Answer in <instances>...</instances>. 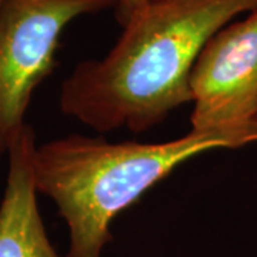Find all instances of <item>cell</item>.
Here are the masks:
<instances>
[{
    "label": "cell",
    "instance_id": "cell-1",
    "mask_svg": "<svg viewBox=\"0 0 257 257\" xmlns=\"http://www.w3.org/2000/svg\"><path fill=\"white\" fill-rule=\"evenodd\" d=\"M257 0H150L101 59L64 79L59 104L99 133H143L192 101L190 74L204 45Z\"/></svg>",
    "mask_w": 257,
    "mask_h": 257
},
{
    "label": "cell",
    "instance_id": "cell-6",
    "mask_svg": "<svg viewBox=\"0 0 257 257\" xmlns=\"http://www.w3.org/2000/svg\"><path fill=\"white\" fill-rule=\"evenodd\" d=\"M150 0H114L116 3V16L120 25L123 26L128 19L132 18L136 12L142 9L143 6H146Z\"/></svg>",
    "mask_w": 257,
    "mask_h": 257
},
{
    "label": "cell",
    "instance_id": "cell-2",
    "mask_svg": "<svg viewBox=\"0 0 257 257\" xmlns=\"http://www.w3.org/2000/svg\"><path fill=\"white\" fill-rule=\"evenodd\" d=\"M257 143V119L239 126L190 130L163 143L121 142L70 135L37 146L33 176L37 193L55 203L69 227L66 257H101L113 239L120 211L204 152Z\"/></svg>",
    "mask_w": 257,
    "mask_h": 257
},
{
    "label": "cell",
    "instance_id": "cell-7",
    "mask_svg": "<svg viewBox=\"0 0 257 257\" xmlns=\"http://www.w3.org/2000/svg\"><path fill=\"white\" fill-rule=\"evenodd\" d=\"M5 2H6V0H0V6H2V5H3Z\"/></svg>",
    "mask_w": 257,
    "mask_h": 257
},
{
    "label": "cell",
    "instance_id": "cell-5",
    "mask_svg": "<svg viewBox=\"0 0 257 257\" xmlns=\"http://www.w3.org/2000/svg\"><path fill=\"white\" fill-rule=\"evenodd\" d=\"M36 138L25 124L8 152V179L0 202V257H59L47 237L33 176Z\"/></svg>",
    "mask_w": 257,
    "mask_h": 257
},
{
    "label": "cell",
    "instance_id": "cell-4",
    "mask_svg": "<svg viewBox=\"0 0 257 257\" xmlns=\"http://www.w3.org/2000/svg\"><path fill=\"white\" fill-rule=\"evenodd\" d=\"M190 130L257 119V10L230 22L204 45L190 74Z\"/></svg>",
    "mask_w": 257,
    "mask_h": 257
},
{
    "label": "cell",
    "instance_id": "cell-3",
    "mask_svg": "<svg viewBox=\"0 0 257 257\" xmlns=\"http://www.w3.org/2000/svg\"><path fill=\"white\" fill-rule=\"evenodd\" d=\"M111 8L114 0H6L0 6V160L25 127L37 86L55 70L64 29Z\"/></svg>",
    "mask_w": 257,
    "mask_h": 257
}]
</instances>
